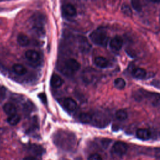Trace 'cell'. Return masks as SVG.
<instances>
[{
	"label": "cell",
	"instance_id": "cell-3",
	"mask_svg": "<svg viewBox=\"0 0 160 160\" xmlns=\"http://www.w3.org/2000/svg\"><path fill=\"white\" fill-rule=\"evenodd\" d=\"M45 23L44 16L39 12H37L31 18V24L32 25V29L39 34H42L44 31V26Z\"/></svg>",
	"mask_w": 160,
	"mask_h": 160
},
{
	"label": "cell",
	"instance_id": "cell-13",
	"mask_svg": "<svg viewBox=\"0 0 160 160\" xmlns=\"http://www.w3.org/2000/svg\"><path fill=\"white\" fill-rule=\"evenodd\" d=\"M136 136L141 140H148L151 137V132L149 130L144 128L139 129L136 131Z\"/></svg>",
	"mask_w": 160,
	"mask_h": 160
},
{
	"label": "cell",
	"instance_id": "cell-29",
	"mask_svg": "<svg viewBox=\"0 0 160 160\" xmlns=\"http://www.w3.org/2000/svg\"><path fill=\"white\" fill-rule=\"evenodd\" d=\"M24 160H38V159L34 156H27L24 159Z\"/></svg>",
	"mask_w": 160,
	"mask_h": 160
},
{
	"label": "cell",
	"instance_id": "cell-7",
	"mask_svg": "<svg viewBox=\"0 0 160 160\" xmlns=\"http://www.w3.org/2000/svg\"><path fill=\"white\" fill-rule=\"evenodd\" d=\"M128 148V147L126 143L121 141H117L114 144L112 150L115 154L122 156L126 152Z\"/></svg>",
	"mask_w": 160,
	"mask_h": 160
},
{
	"label": "cell",
	"instance_id": "cell-4",
	"mask_svg": "<svg viewBox=\"0 0 160 160\" xmlns=\"http://www.w3.org/2000/svg\"><path fill=\"white\" fill-rule=\"evenodd\" d=\"M109 122V118L107 115L102 112H96L92 113L91 124L99 128L105 127Z\"/></svg>",
	"mask_w": 160,
	"mask_h": 160
},
{
	"label": "cell",
	"instance_id": "cell-15",
	"mask_svg": "<svg viewBox=\"0 0 160 160\" xmlns=\"http://www.w3.org/2000/svg\"><path fill=\"white\" fill-rule=\"evenodd\" d=\"M94 62L95 65L100 68H106L109 66L108 60L102 56H98L94 58Z\"/></svg>",
	"mask_w": 160,
	"mask_h": 160
},
{
	"label": "cell",
	"instance_id": "cell-19",
	"mask_svg": "<svg viewBox=\"0 0 160 160\" xmlns=\"http://www.w3.org/2000/svg\"><path fill=\"white\" fill-rule=\"evenodd\" d=\"M12 71L16 74L19 75V76L24 75L25 74L27 73V71H28L27 69L23 65L20 64H16L13 65Z\"/></svg>",
	"mask_w": 160,
	"mask_h": 160
},
{
	"label": "cell",
	"instance_id": "cell-2",
	"mask_svg": "<svg viewBox=\"0 0 160 160\" xmlns=\"http://www.w3.org/2000/svg\"><path fill=\"white\" fill-rule=\"evenodd\" d=\"M89 38L94 44L104 47L107 45L109 39L107 32L101 28L93 31L90 34Z\"/></svg>",
	"mask_w": 160,
	"mask_h": 160
},
{
	"label": "cell",
	"instance_id": "cell-31",
	"mask_svg": "<svg viewBox=\"0 0 160 160\" xmlns=\"http://www.w3.org/2000/svg\"><path fill=\"white\" fill-rule=\"evenodd\" d=\"M62 160H67V159H62Z\"/></svg>",
	"mask_w": 160,
	"mask_h": 160
},
{
	"label": "cell",
	"instance_id": "cell-20",
	"mask_svg": "<svg viewBox=\"0 0 160 160\" xmlns=\"http://www.w3.org/2000/svg\"><path fill=\"white\" fill-rule=\"evenodd\" d=\"M18 44L21 46H27L30 42L29 38L25 34H19L17 38Z\"/></svg>",
	"mask_w": 160,
	"mask_h": 160
},
{
	"label": "cell",
	"instance_id": "cell-11",
	"mask_svg": "<svg viewBox=\"0 0 160 160\" xmlns=\"http://www.w3.org/2000/svg\"><path fill=\"white\" fill-rule=\"evenodd\" d=\"M64 108L68 111L72 112L77 108V103L75 100L71 98H66L62 101Z\"/></svg>",
	"mask_w": 160,
	"mask_h": 160
},
{
	"label": "cell",
	"instance_id": "cell-6",
	"mask_svg": "<svg viewBox=\"0 0 160 160\" xmlns=\"http://www.w3.org/2000/svg\"><path fill=\"white\" fill-rule=\"evenodd\" d=\"M81 68L80 63L76 59L71 58L67 59L64 64V71L65 73L72 74L79 70Z\"/></svg>",
	"mask_w": 160,
	"mask_h": 160
},
{
	"label": "cell",
	"instance_id": "cell-8",
	"mask_svg": "<svg viewBox=\"0 0 160 160\" xmlns=\"http://www.w3.org/2000/svg\"><path fill=\"white\" fill-rule=\"evenodd\" d=\"M62 12L64 16L66 18H73L76 15V9L71 4H66L62 7Z\"/></svg>",
	"mask_w": 160,
	"mask_h": 160
},
{
	"label": "cell",
	"instance_id": "cell-5",
	"mask_svg": "<svg viewBox=\"0 0 160 160\" xmlns=\"http://www.w3.org/2000/svg\"><path fill=\"white\" fill-rule=\"evenodd\" d=\"M135 96L137 99H142L146 98L148 101L154 106H157L160 103V94L156 92L143 91L142 92H140L139 94H136Z\"/></svg>",
	"mask_w": 160,
	"mask_h": 160
},
{
	"label": "cell",
	"instance_id": "cell-23",
	"mask_svg": "<svg viewBox=\"0 0 160 160\" xmlns=\"http://www.w3.org/2000/svg\"><path fill=\"white\" fill-rule=\"evenodd\" d=\"M114 87L118 89H122L125 88L126 86V82L124 79L121 78H116L114 81Z\"/></svg>",
	"mask_w": 160,
	"mask_h": 160
},
{
	"label": "cell",
	"instance_id": "cell-10",
	"mask_svg": "<svg viewBox=\"0 0 160 160\" xmlns=\"http://www.w3.org/2000/svg\"><path fill=\"white\" fill-rule=\"evenodd\" d=\"M123 45L122 39L119 36H115L111 39L109 42V46L113 51H119L121 49Z\"/></svg>",
	"mask_w": 160,
	"mask_h": 160
},
{
	"label": "cell",
	"instance_id": "cell-21",
	"mask_svg": "<svg viewBox=\"0 0 160 160\" xmlns=\"http://www.w3.org/2000/svg\"><path fill=\"white\" fill-rule=\"evenodd\" d=\"M21 120V117L19 115H18V114H15L14 115L12 116H9L8 119H7V121L11 125V126H15L18 123H19V122Z\"/></svg>",
	"mask_w": 160,
	"mask_h": 160
},
{
	"label": "cell",
	"instance_id": "cell-28",
	"mask_svg": "<svg viewBox=\"0 0 160 160\" xmlns=\"http://www.w3.org/2000/svg\"><path fill=\"white\" fill-rule=\"evenodd\" d=\"M152 84L156 88H160V81H154L153 82H152Z\"/></svg>",
	"mask_w": 160,
	"mask_h": 160
},
{
	"label": "cell",
	"instance_id": "cell-25",
	"mask_svg": "<svg viewBox=\"0 0 160 160\" xmlns=\"http://www.w3.org/2000/svg\"><path fill=\"white\" fill-rule=\"evenodd\" d=\"M30 150L31 152L36 154H41L42 152V149L41 146L37 145H31L30 147Z\"/></svg>",
	"mask_w": 160,
	"mask_h": 160
},
{
	"label": "cell",
	"instance_id": "cell-9",
	"mask_svg": "<svg viewBox=\"0 0 160 160\" xmlns=\"http://www.w3.org/2000/svg\"><path fill=\"white\" fill-rule=\"evenodd\" d=\"M26 58L30 62L33 63L38 62L41 59V54L35 50H28L25 52Z\"/></svg>",
	"mask_w": 160,
	"mask_h": 160
},
{
	"label": "cell",
	"instance_id": "cell-18",
	"mask_svg": "<svg viewBox=\"0 0 160 160\" xmlns=\"http://www.w3.org/2000/svg\"><path fill=\"white\" fill-rule=\"evenodd\" d=\"M79 119L84 124H91L92 122V113L91 112H81L79 114Z\"/></svg>",
	"mask_w": 160,
	"mask_h": 160
},
{
	"label": "cell",
	"instance_id": "cell-22",
	"mask_svg": "<svg viewBox=\"0 0 160 160\" xmlns=\"http://www.w3.org/2000/svg\"><path fill=\"white\" fill-rule=\"evenodd\" d=\"M115 116H116V118L117 119H118L119 121H121L126 120L128 116L127 112L122 109L118 110L116 112Z\"/></svg>",
	"mask_w": 160,
	"mask_h": 160
},
{
	"label": "cell",
	"instance_id": "cell-17",
	"mask_svg": "<svg viewBox=\"0 0 160 160\" xmlns=\"http://www.w3.org/2000/svg\"><path fill=\"white\" fill-rule=\"evenodd\" d=\"M132 74L133 77L138 79H142L146 76V71L145 69L141 68H136L134 69L132 72Z\"/></svg>",
	"mask_w": 160,
	"mask_h": 160
},
{
	"label": "cell",
	"instance_id": "cell-16",
	"mask_svg": "<svg viewBox=\"0 0 160 160\" xmlns=\"http://www.w3.org/2000/svg\"><path fill=\"white\" fill-rule=\"evenodd\" d=\"M3 110L9 116L17 114V109L15 105L11 102H7L3 106Z\"/></svg>",
	"mask_w": 160,
	"mask_h": 160
},
{
	"label": "cell",
	"instance_id": "cell-26",
	"mask_svg": "<svg viewBox=\"0 0 160 160\" xmlns=\"http://www.w3.org/2000/svg\"><path fill=\"white\" fill-rule=\"evenodd\" d=\"M131 4L134 9H135L136 11H140L141 9V5L140 4V2L138 1H132Z\"/></svg>",
	"mask_w": 160,
	"mask_h": 160
},
{
	"label": "cell",
	"instance_id": "cell-30",
	"mask_svg": "<svg viewBox=\"0 0 160 160\" xmlns=\"http://www.w3.org/2000/svg\"><path fill=\"white\" fill-rule=\"evenodd\" d=\"M39 98H41V99L42 101H43L44 102H46V96L44 94H39Z\"/></svg>",
	"mask_w": 160,
	"mask_h": 160
},
{
	"label": "cell",
	"instance_id": "cell-24",
	"mask_svg": "<svg viewBox=\"0 0 160 160\" xmlns=\"http://www.w3.org/2000/svg\"><path fill=\"white\" fill-rule=\"evenodd\" d=\"M121 11L123 12L124 14L128 16H131L132 14V10L129 5L128 4H123L121 7Z\"/></svg>",
	"mask_w": 160,
	"mask_h": 160
},
{
	"label": "cell",
	"instance_id": "cell-14",
	"mask_svg": "<svg viewBox=\"0 0 160 160\" xmlns=\"http://www.w3.org/2000/svg\"><path fill=\"white\" fill-rule=\"evenodd\" d=\"M62 83L63 80L59 75L56 74L52 75L50 80V84L52 88H58L62 86Z\"/></svg>",
	"mask_w": 160,
	"mask_h": 160
},
{
	"label": "cell",
	"instance_id": "cell-27",
	"mask_svg": "<svg viewBox=\"0 0 160 160\" xmlns=\"http://www.w3.org/2000/svg\"><path fill=\"white\" fill-rule=\"evenodd\" d=\"M88 160H102V159L99 154H92L89 157Z\"/></svg>",
	"mask_w": 160,
	"mask_h": 160
},
{
	"label": "cell",
	"instance_id": "cell-12",
	"mask_svg": "<svg viewBox=\"0 0 160 160\" xmlns=\"http://www.w3.org/2000/svg\"><path fill=\"white\" fill-rule=\"evenodd\" d=\"M79 49L82 52H88L91 49V45L87 39L84 36L79 37Z\"/></svg>",
	"mask_w": 160,
	"mask_h": 160
},
{
	"label": "cell",
	"instance_id": "cell-1",
	"mask_svg": "<svg viewBox=\"0 0 160 160\" xmlns=\"http://www.w3.org/2000/svg\"><path fill=\"white\" fill-rule=\"evenodd\" d=\"M54 143L65 150H72L76 142V137L70 132L66 131H58L54 136Z\"/></svg>",
	"mask_w": 160,
	"mask_h": 160
}]
</instances>
